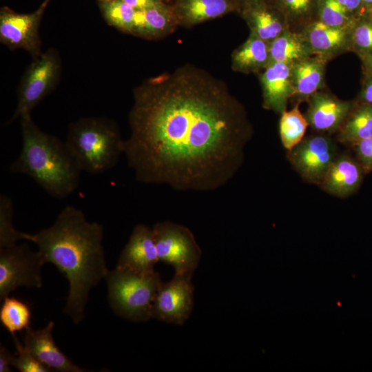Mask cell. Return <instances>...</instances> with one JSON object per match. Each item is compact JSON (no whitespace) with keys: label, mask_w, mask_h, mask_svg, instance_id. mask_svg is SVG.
<instances>
[{"label":"cell","mask_w":372,"mask_h":372,"mask_svg":"<svg viewBox=\"0 0 372 372\" xmlns=\"http://www.w3.org/2000/svg\"><path fill=\"white\" fill-rule=\"evenodd\" d=\"M124 154L137 181L210 192L242 165L251 127L225 83L187 64L133 91Z\"/></svg>","instance_id":"obj_1"},{"label":"cell","mask_w":372,"mask_h":372,"mask_svg":"<svg viewBox=\"0 0 372 372\" xmlns=\"http://www.w3.org/2000/svg\"><path fill=\"white\" fill-rule=\"evenodd\" d=\"M103 236V225L88 221L83 211L72 205L63 208L51 226L34 234L25 233V240L36 244L44 264L52 263L67 278L63 311L75 324L85 317L92 289L108 271Z\"/></svg>","instance_id":"obj_2"},{"label":"cell","mask_w":372,"mask_h":372,"mask_svg":"<svg viewBox=\"0 0 372 372\" xmlns=\"http://www.w3.org/2000/svg\"><path fill=\"white\" fill-rule=\"evenodd\" d=\"M19 121L22 146L10 172L28 176L52 198H66L78 188L81 171L65 142L41 130L31 115Z\"/></svg>","instance_id":"obj_3"},{"label":"cell","mask_w":372,"mask_h":372,"mask_svg":"<svg viewBox=\"0 0 372 372\" xmlns=\"http://www.w3.org/2000/svg\"><path fill=\"white\" fill-rule=\"evenodd\" d=\"M65 142L81 171L93 175L114 167L124 154V140L117 125L105 117L72 123Z\"/></svg>","instance_id":"obj_4"},{"label":"cell","mask_w":372,"mask_h":372,"mask_svg":"<svg viewBox=\"0 0 372 372\" xmlns=\"http://www.w3.org/2000/svg\"><path fill=\"white\" fill-rule=\"evenodd\" d=\"M104 279L109 305L116 315L137 322L152 319L154 298L163 283L158 272L141 273L116 267Z\"/></svg>","instance_id":"obj_5"},{"label":"cell","mask_w":372,"mask_h":372,"mask_svg":"<svg viewBox=\"0 0 372 372\" xmlns=\"http://www.w3.org/2000/svg\"><path fill=\"white\" fill-rule=\"evenodd\" d=\"M159 261L171 265L175 273L193 274L202 256V250L187 227L169 220L152 227Z\"/></svg>","instance_id":"obj_6"},{"label":"cell","mask_w":372,"mask_h":372,"mask_svg":"<svg viewBox=\"0 0 372 372\" xmlns=\"http://www.w3.org/2000/svg\"><path fill=\"white\" fill-rule=\"evenodd\" d=\"M60 71V59L52 48L33 59L21 79L16 110L6 123L7 125L23 116L31 115L35 106L55 85Z\"/></svg>","instance_id":"obj_7"},{"label":"cell","mask_w":372,"mask_h":372,"mask_svg":"<svg viewBox=\"0 0 372 372\" xmlns=\"http://www.w3.org/2000/svg\"><path fill=\"white\" fill-rule=\"evenodd\" d=\"M44 262L27 243L0 247V301L18 287L39 289Z\"/></svg>","instance_id":"obj_8"},{"label":"cell","mask_w":372,"mask_h":372,"mask_svg":"<svg viewBox=\"0 0 372 372\" xmlns=\"http://www.w3.org/2000/svg\"><path fill=\"white\" fill-rule=\"evenodd\" d=\"M337 156L335 142L323 133L304 138L287 154L290 163L302 178L318 185Z\"/></svg>","instance_id":"obj_9"},{"label":"cell","mask_w":372,"mask_h":372,"mask_svg":"<svg viewBox=\"0 0 372 372\" xmlns=\"http://www.w3.org/2000/svg\"><path fill=\"white\" fill-rule=\"evenodd\" d=\"M50 0H44L40 6L29 14L17 13L3 7L0 12V41L12 50L23 49L32 58L41 54L39 34V24Z\"/></svg>","instance_id":"obj_10"},{"label":"cell","mask_w":372,"mask_h":372,"mask_svg":"<svg viewBox=\"0 0 372 372\" xmlns=\"http://www.w3.org/2000/svg\"><path fill=\"white\" fill-rule=\"evenodd\" d=\"M192 274L174 273L163 282L154 298L152 319L182 325L189 318L194 304Z\"/></svg>","instance_id":"obj_11"},{"label":"cell","mask_w":372,"mask_h":372,"mask_svg":"<svg viewBox=\"0 0 372 372\" xmlns=\"http://www.w3.org/2000/svg\"><path fill=\"white\" fill-rule=\"evenodd\" d=\"M158 261L152 228L141 223L134 227L116 267L149 273L155 271L154 267Z\"/></svg>","instance_id":"obj_12"},{"label":"cell","mask_w":372,"mask_h":372,"mask_svg":"<svg viewBox=\"0 0 372 372\" xmlns=\"http://www.w3.org/2000/svg\"><path fill=\"white\" fill-rule=\"evenodd\" d=\"M54 327L53 321H50L44 328L37 330L29 327L24 334V347L52 371H87L74 364L56 346L52 335Z\"/></svg>","instance_id":"obj_13"},{"label":"cell","mask_w":372,"mask_h":372,"mask_svg":"<svg viewBox=\"0 0 372 372\" xmlns=\"http://www.w3.org/2000/svg\"><path fill=\"white\" fill-rule=\"evenodd\" d=\"M351 102L342 101L327 93L316 92L309 98L306 119L320 133L338 131L352 110Z\"/></svg>","instance_id":"obj_14"},{"label":"cell","mask_w":372,"mask_h":372,"mask_svg":"<svg viewBox=\"0 0 372 372\" xmlns=\"http://www.w3.org/2000/svg\"><path fill=\"white\" fill-rule=\"evenodd\" d=\"M264 69L260 78L263 107L282 114L286 110L288 100L293 96L291 65L270 62Z\"/></svg>","instance_id":"obj_15"},{"label":"cell","mask_w":372,"mask_h":372,"mask_svg":"<svg viewBox=\"0 0 372 372\" xmlns=\"http://www.w3.org/2000/svg\"><path fill=\"white\" fill-rule=\"evenodd\" d=\"M363 172L357 160L346 154H338L319 186L333 196L347 197L358 189Z\"/></svg>","instance_id":"obj_16"},{"label":"cell","mask_w":372,"mask_h":372,"mask_svg":"<svg viewBox=\"0 0 372 372\" xmlns=\"http://www.w3.org/2000/svg\"><path fill=\"white\" fill-rule=\"evenodd\" d=\"M171 4L178 25L185 27L222 17L238 8L237 0H174Z\"/></svg>","instance_id":"obj_17"},{"label":"cell","mask_w":372,"mask_h":372,"mask_svg":"<svg viewBox=\"0 0 372 372\" xmlns=\"http://www.w3.org/2000/svg\"><path fill=\"white\" fill-rule=\"evenodd\" d=\"M178 23L172 4L161 2L154 6L136 10L132 34L156 39L172 33Z\"/></svg>","instance_id":"obj_18"},{"label":"cell","mask_w":372,"mask_h":372,"mask_svg":"<svg viewBox=\"0 0 372 372\" xmlns=\"http://www.w3.org/2000/svg\"><path fill=\"white\" fill-rule=\"evenodd\" d=\"M350 36L349 28L329 26L320 21L310 24L303 35L311 52L330 54L341 50Z\"/></svg>","instance_id":"obj_19"},{"label":"cell","mask_w":372,"mask_h":372,"mask_svg":"<svg viewBox=\"0 0 372 372\" xmlns=\"http://www.w3.org/2000/svg\"><path fill=\"white\" fill-rule=\"evenodd\" d=\"M323 60L308 56L291 65L293 96L309 98L320 88L324 77Z\"/></svg>","instance_id":"obj_20"},{"label":"cell","mask_w":372,"mask_h":372,"mask_svg":"<svg viewBox=\"0 0 372 372\" xmlns=\"http://www.w3.org/2000/svg\"><path fill=\"white\" fill-rule=\"evenodd\" d=\"M269 43L250 34L249 38L231 55L234 71L249 73L264 69L270 62Z\"/></svg>","instance_id":"obj_21"},{"label":"cell","mask_w":372,"mask_h":372,"mask_svg":"<svg viewBox=\"0 0 372 372\" xmlns=\"http://www.w3.org/2000/svg\"><path fill=\"white\" fill-rule=\"evenodd\" d=\"M243 13L251 34L269 43L286 30L281 19L260 3L249 5Z\"/></svg>","instance_id":"obj_22"},{"label":"cell","mask_w":372,"mask_h":372,"mask_svg":"<svg viewBox=\"0 0 372 372\" xmlns=\"http://www.w3.org/2000/svg\"><path fill=\"white\" fill-rule=\"evenodd\" d=\"M269 50L270 62L290 65L310 56L312 54L303 35L289 30H285L269 43Z\"/></svg>","instance_id":"obj_23"},{"label":"cell","mask_w":372,"mask_h":372,"mask_svg":"<svg viewBox=\"0 0 372 372\" xmlns=\"http://www.w3.org/2000/svg\"><path fill=\"white\" fill-rule=\"evenodd\" d=\"M338 131V141L351 146L372 136V105L365 103L351 112Z\"/></svg>","instance_id":"obj_24"},{"label":"cell","mask_w":372,"mask_h":372,"mask_svg":"<svg viewBox=\"0 0 372 372\" xmlns=\"http://www.w3.org/2000/svg\"><path fill=\"white\" fill-rule=\"evenodd\" d=\"M1 302L0 322L12 336L16 335V332L25 330L30 327L32 312L28 304L9 296Z\"/></svg>","instance_id":"obj_25"},{"label":"cell","mask_w":372,"mask_h":372,"mask_svg":"<svg viewBox=\"0 0 372 372\" xmlns=\"http://www.w3.org/2000/svg\"><path fill=\"white\" fill-rule=\"evenodd\" d=\"M308 125L306 117L301 113L298 105L281 114L280 136L283 147L287 151L293 148L304 138Z\"/></svg>","instance_id":"obj_26"},{"label":"cell","mask_w":372,"mask_h":372,"mask_svg":"<svg viewBox=\"0 0 372 372\" xmlns=\"http://www.w3.org/2000/svg\"><path fill=\"white\" fill-rule=\"evenodd\" d=\"M106 21L125 32H132L136 10L123 0L98 1Z\"/></svg>","instance_id":"obj_27"},{"label":"cell","mask_w":372,"mask_h":372,"mask_svg":"<svg viewBox=\"0 0 372 372\" xmlns=\"http://www.w3.org/2000/svg\"><path fill=\"white\" fill-rule=\"evenodd\" d=\"M14 204L5 194L0 196V247L25 240V232L17 230L13 225Z\"/></svg>","instance_id":"obj_28"},{"label":"cell","mask_w":372,"mask_h":372,"mask_svg":"<svg viewBox=\"0 0 372 372\" xmlns=\"http://www.w3.org/2000/svg\"><path fill=\"white\" fill-rule=\"evenodd\" d=\"M347 12L338 0H322L320 21L329 26L349 28Z\"/></svg>","instance_id":"obj_29"},{"label":"cell","mask_w":372,"mask_h":372,"mask_svg":"<svg viewBox=\"0 0 372 372\" xmlns=\"http://www.w3.org/2000/svg\"><path fill=\"white\" fill-rule=\"evenodd\" d=\"M17 353L14 354L12 366L21 372H51L50 368L46 366L29 352L19 341L16 335H12Z\"/></svg>","instance_id":"obj_30"},{"label":"cell","mask_w":372,"mask_h":372,"mask_svg":"<svg viewBox=\"0 0 372 372\" xmlns=\"http://www.w3.org/2000/svg\"><path fill=\"white\" fill-rule=\"evenodd\" d=\"M353 45L364 55L372 53V21H363L352 30Z\"/></svg>","instance_id":"obj_31"},{"label":"cell","mask_w":372,"mask_h":372,"mask_svg":"<svg viewBox=\"0 0 372 372\" xmlns=\"http://www.w3.org/2000/svg\"><path fill=\"white\" fill-rule=\"evenodd\" d=\"M356 160L364 172L372 171V136L363 139L352 146Z\"/></svg>","instance_id":"obj_32"},{"label":"cell","mask_w":372,"mask_h":372,"mask_svg":"<svg viewBox=\"0 0 372 372\" xmlns=\"http://www.w3.org/2000/svg\"><path fill=\"white\" fill-rule=\"evenodd\" d=\"M282 2L293 14L301 15L309 10L312 0H282Z\"/></svg>","instance_id":"obj_33"},{"label":"cell","mask_w":372,"mask_h":372,"mask_svg":"<svg viewBox=\"0 0 372 372\" xmlns=\"http://www.w3.org/2000/svg\"><path fill=\"white\" fill-rule=\"evenodd\" d=\"M14 354L6 347L1 345L0 347V372L11 371L10 366Z\"/></svg>","instance_id":"obj_34"},{"label":"cell","mask_w":372,"mask_h":372,"mask_svg":"<svg viewBox=\"0 0 372 372\" xmlns=\"http://www.w3.org/2000/svg\"><path fill=\"white\" fill-rule=\"evenodd\" d=\"M136 10H142L154 6L163 1L161 0H123ZM164 2V1H163Z\"/></svg>","instance_id":"obj_35"},{"label":"cell","mask_w":372,"mask_h":372,"mask_svg":"<svg viewBox=\"0 0 372 372\" xmlns=\"http://www.w3.org/2000/svg\"><path fill=\"white\" fill-rule=\"evenodd\" d=\"M361 96L366 103L372 105V78L365 83Z\"/></svg>","instance_id":"obj_36"},{"label":"cell","mask_w":372,"mask_h":372,"mask_svg":"<svg viewBox=\"0 0 372 372\" xmlns=\"http://www.w3.org/2000/svg\"><path fill=\"white\" fill-rule=\"evenodd\" d=\"M347 11H353L359 8L362 0H338Z\"/></svg>","instance_id":"obj_37"},{"label":"cell","mask_w":372,"mask_h":372,"mask_svg":"<svg viewBox=\"0 0 372 372\" xmlns=\"http://www.w3.org/2000/svg\"><path fill=\"white\" fill-rule=\"evenodd\" d=\"M364 61L366 69L372 73V53L364 55Z\"/></svg>","instance_id":"obj_38"},{"label":"cell","mask_w":372,"mask_h":372,"mask_svg":"<svg viewBox=\"0 0 372 372\" xmlns=\"http://www.w3.org/2000/svg\"><path fill=\"white\" fill-rule=\"evenodd\" d=\"M245 1L247 3H249V5H251V4L258 3L262 0H245ZM237 1L238 2V0H237Z\"/></svg>","instance_id":"obj_39"},{"label":"cell","mask_w":372,"mask_h":372,"mask_svg":"<svg viewBox=\"0 0 372 372\" xmlns=\"http://www.w3.org/2000/svg\"><path fill=\"white\" fill-rule=\"evenodd\" d=\"M362 1L367 4L372 5V0H362Z\"/></svg>","instance_id":"obj_40"},{"label":"cell","mask_w":372,"mask_h":372,"mask_svg":"<svg viewBox=\"0 0 372 372\" xmlns=\"http://www.w3.org/2000/svg\"><path fill=\"white\" fill-rule=\"evenodd\" d=\"M161 1H164V2H165V3H170L171 1H173L174 0H161ZM170 4H171V3H170Z\"/></svg>","instance_id":"obj_41"},{"label":"cell","mask_w":372,"mask_h":372,"mask_svg":"<svg viewBox=\"0 0 372 372\" xmlns=\"http://www.w3.org/2000/svg\"><path fill=\"white\" fill-rule=\"evenodd\" d=\"M98 1H103V0H98Z\"/></svg>","instance_id":"obj_42"}]
</instances>
